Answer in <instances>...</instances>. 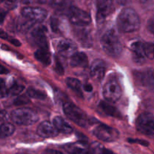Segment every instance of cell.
Returning <instances> with one entry per match:
<instances>
[{
    "label": "cell",
    "mask_w": 154,
    "mask_h": 154,
    "mask_svg": "<svg viewBox=\"0 0 154 154\" xmlns=\"http://www.w3.org/2000/svg\"><path fill=\"white\" fill-rule=\"evenodd\" d=\"M15 131L14 125L9 123H5L0 126V138H6L13 135Z\"/></svg>",
    "instance_id": "603a6c76"
},
{
    "label": "cell",
    "mask_w": 154,
    "mask_h": 154,
    "mask_svg": "<svg viewBox=\"0 0 154 154\" xmlns=\"http://www.w3.org/2000/svg\"><path fill=\"white\" fill-rule=\"evenodd\" d=\"M67 14L70 22L77 26L84 27L91 22V17L87 12L75 6H71Z\"/></svg>",
    "instance_id": "52a82bcc"
},
{
    "label": "cell",
    "mask_w": 154,
    "mask_h": 154,
    "mask_svg": "<svg viewBox=\"0 0 154 154\" xmlns=\"http://www.w3.org/2000/svg\"><path fill=\"white\" fill-rule=\"evenodd\" d=\"M113 10L112 2L110 1L97 2V20L102 22Z\"/></svg>",
    "instance_id": "e0dca14e"
},
{
    "label": "cell",
    "mask_w": 154,
    "mask_h": 154,
    "mask_svg": "<svg viewBox=\"0 0 154 154\" xmlns=\"http://www.w3.org/2000/svg\"><path fill=\"white\" fill-rule=\"evenodd\" d=\"M129 141L131 143H138V144H141V145L147 146L149 143L146 141H143V140H138V139H129Z\"/></svg>",
    "instance_id": "8d00e7d4"
},
{
    "label": "cell",
    "mask_w": 154,
    "mask_h": 154,
    "mask_svg": "<svg viewBox=\"0 0 154 154\" xmlns=\"http://www.w3.org/2000/svg\"><path fill=\"white\" fill-rule=\"evenodd\" d=\"M70 64L74 68H87L88 66L87 56L83 52H77L71 57Z\"/></svg>",
    "instance_id": "ac0fdd59"
},
{
    "label": "cell",
    "mask_w": 154,
    "mask_h": 154,
    "mask_svg": "<svg viewBox=\"0 0 154 154\" xmlns=\"http://www.w3.org/2000/svg\"><path fill=\"white\" fill-rule=\"evenodd\" d=\"M51 26L53 31L58 32L59 31V21L57 18L52 17L51 21Z\"/></svg>",
    "instance_id": "836d02e7"
},
{
    "label": "cell",
    "mask_w": 154,
    "mask_h": 154,
    "mask_svg": "<svg viewBox=\"0 0 154 154\" xmlns=\"http://www.w3.org/2000/svg\"><path fill=\"white\" fill-rule=\"evenodd\" d=\"M65 150L69 154H92L91 147L81 141L67 144L65 146Z\"/></svg>",
    "instance_id": "9a60e30c"
},
{
    "label": "cell",
    "mask_w": 154,
    "mask_h": 154,
    "mask_svg": "<svg viewBox=\"0 0 154 154\" xmlns=\"http://www.w3.org/2000/svg\"><path fill=\"white\" fill-rule=\"evenodd\" d=\"M17 154H27V153H17Z\"/></svg>",
    "instance_id": "b9f144b4"
},
{
    "label": "cell",
    "mask_w": 154,
    "mask_h": 154,
    "mask_svg": "<svg viewBox=\"0 0 154 154\" xmlns=\"http://www.w3.org/2000/svg\"><path fill=\"white\" fill-rule=\"evenodd\" d=\"M63 108L65 114L78 126L81 127H87L91 123L90 118L87 117L85 112L74 104L71 102H65Z\"/></svg>",
    "instance_id": "3957f363"
},
{
    "label": "cell",
    "mask_w": 154,
    "mask_h": 154,
    "mask_svg": "<svg viewBox=\"0 0 154 154\" xmlns=\"http://www.w3.org/2000/svg\"><path fill=\"white\" fill-rule=\"evenodd\" d=\"M58 133L54 125L49 121L42 122L37 128V134L42 138H54L58 135Z\"/></svg>",
    "instance_id": "5bb4252c"
},
{
    "label": "cell",
    "mask_w": 154,
    "mask_h": 154,
    "mask_svg": "<svg viewBox=\"0 0 154 154\" xmlns=\"http://www.w3.org/2000/svg\"><path fill=\"white\" fill-rule=\"evenodd\" d=\"M0 38L2 39H4V40L8 41L9 42H11L12 45H15V46L19 47L21 45L20 42L17 39L11 37L10 35H8V34L6 32H5L4 30H2V29H0Z\"/></svg>",
    "instance_id": "f546056e"
},
{
    "label": "cell",
    "mask_w": 154,
    "mask_h": 154,
    "mask_svg": "<svg viewBox=\"0 0 154 154\" xmlns=\"http://www.w3.org/2000/svg\"><path fill=\"white\" fill-rule=\"evenodd\" d=\"M6 115H7V113L5 111H0V121L5 120L6 117Z\"/></svg>",
    "instance_id": "60d3db41"
},
{
    "label": "cell",
    "mask_w": 154,
    "mask_h": 154,
    "mask_svg": "<svg viewBox=\"0 0 154 154\" xmlns=\"http://www.w3.org/2000/svg\"><path fill=\"white\" fill-rule=\"evenodd\" d=\"M131 50L132 51V59L134 61L138 64H142L145 62V59L147 58L144 54V42H135L131 45Z\"/></svg>",
    "instance_id": "2e32d148"
},
{
    "label": "cell",
    "mask_w": 154,
    "mask_h": 154,
    "mask_svg": "<svg viewBox=\"0 0 154 154\" xmlns=\"http://www.w3.org/2000/svg\"><path fill=\"white\" fill-rule=\"evenodd\" d=\"M21 14L26 19L32 23H41L48 16V11L39 7H24L21 10Z\"/></svg>",
    "instance_id": "9c48e42d"
},
{
    "label": "cell",
    "mask_w": 154,
    "mask_h": 154,
    "mask_svg": "<svg viewBox=\"0 0 154 154\" xmlns=\"http://www.w3.org/2000/svg\"><path fill=\"white\" fill-rule=\"evenodd\" d=\"M42 154H64V153H63L60 151H58V150H52V149H48V150H45V151L42 152Z\"/></svg>",
    "instance_id": "74e56055"
},
{
    "label": "cell",
    "mask_w": 154,
    "mask_h": 154,
    "mask_svg": "<svg viewBox=\"0 0 154 154\" xmlns=\"http://www.w3.org/2000/svg\"><path fill=\"white\" fill-rule=\"evenodd\" d=\"M93 134L96 138L105 142L114 141L119 137V132L117 129L103 124L96 126L93 131Z\"/></svg>",
    "instance_id": "ba28073f"
},
{
    "label": "cell",
    "mask_w": 154,
    "mask_h": 154,
    "mask_svg": "<svg viewBox=\"0 0 154 154\" xmlns=\"http://www.w3.org/2000/svg\"><path fill=\"white\" fill-rule=\"evenodd\" d=\"M84 89L85 91L87 92H91L93 90V87H92L91 84H86L84 86Z\"/></svg>",
    "instance_id": "ab89813d"
},
{
    "label": "cell",
    "mask_w": 154,
    "mask_h": 154,
    "mask_svg": "<svg viewBox=\"0 0 154 154\" xmlns=\"http://www.w3.org/2000/svg\"><path fill=\"white\" fill-rule=\"evenodd\" d=\"M144 50L147 58L150 60L154 59V43L144 42Z\"/></svg>",
    "instance_id": "f1b7e54d"
},
{
    "label": "cell",
    "mask_w": 154,
    "mask_h": 154,
    "mask_svg": "<svg viewBox=\"0 0 154 154\" xmlns=\"http://www.w3.org/2000/svg\"><path fill=\"white\" fill-rule=\"evenodd\" d=\"M11 119L14 123L20 126H29L38 120V116L29 108H17L11 113Z\"/></svg>",
    "instance_id": "277c9868"
},
{
    "label": "cell",
    "mask_w": 154,
    "mask_h": 154,
    "mask_svg": "<svg viewBox=\"0 0 154 154\" xmlns=\"http://www.w3.org/2000/svg\"><path fill=\"white\" fill-rule=\"evenodd\" d=\"M30 40L41 49L48 50V42L46 36V29L38 26L30 33Z\"/></svg>",
    "instance_id": "8fae6325"
},
{
    "label": "cell",
    "mask_w": 154,
    "mask_h": 154,
    "mask_svg": "<svg viewBox=\"0 0 154 154\" xmlns=\"http://www.w3.org/2000/svg\"><path fill=\"white\" fill-rule=\"evenodd\" d=\"M135 78L140 85L154 93V69H147L135 74Z\"/></svg>",
    "instance_id": "30bf717a"
},
{
    "label": "cell",
    "mask_w": 154,
    "mask_h": 154,
    "mask_svg": "<svg viewBox=\"0 0 154 154\" xmlns=\"http://www.w3.org/2000/svg\"><path fill=\"white\" fill-rule=\"evenodd\" d=\"M136 129L141 133L148 137H154V116L150 113L140 114L136 120Z\"/></svg>",
    "instance_id": "8992f818"
},
{
    "label": "cell",
    "mask_w": 154,
    "mask_h": 154,
    "mask_svg": "<svg viewBox=\"0 0 154 154\" xmlns=\"http://www.w3.org/2000/svg\"><path fill=\"white\" fill-rule=\"evenodd\" d=\"M117 24L120 31L126 33L133 32L139 29L141 20L134 9L125 8L118 15Z\"/></svg>",
    "instance_id": "6da1fadb"
},
{
    "label": "cell",
    "mask_w": 154,
    "mask_h": 154,
    "mask_svg": "<svg viewBox=\"0 0 154 154\" xmlns=\"http://www.w3.org/2000/svg\"><path fill=\"white\" fill-rule=\"evenodd\" d=\"M147 29L149 30V32H150L154 35V17L149 20L148 22H147Z\"/></svg>",
    "instance_id": "e575fe53"
},
{
    "label": "cell",
    "mask_w": 154,
    "mask_h": 154,
    "mask_svg": "<svg viewBox=\"0 0 154 154\" xmlns=\"http://www.w3.org/2000/svg\"><path fill=\"white\" fill-rule=\"evenodd\" d=\"M35 57L45 66H49L51 63V56L48 50L38 48L35 52Z\"/></svg>",
    "instance_id": "44dd1931"
},
{
    "label": "cell",
    "mask_w": 154,
    "mask_h": 154,
    "mask_svg": "<svg viewBox=\"0 0 154 154\" xmlns=\"http://www.w3.org/2000/svg\"><path fill=\"white\" fill-rule=\"evenodd\" d=\"M101 45L103 51L108 55L117 57L123 51V45L114 29H109L105 32L101 38Z\"/></svg>",
    "instance_id": "7a4b0ae2"
},
{
    "label": "cell",
    "mask_w": 154,
    "mask_h": 154,
    "mask_svg": "<svg viewBox=\"0 0 154 154\" xmlns=\"http://www.w3.org/2000/svg\"><path fill=\"white\" fill-rule=\"evenodd\" d=\"M57 51L63 57H72L77 53L78 47L76 44L70 39H62L57 45Z\"/></svg>",
    "instance_id": "7c38bea8"
},
{
    "label": "cell",
    "mask_w": 154,
    "mask_h": 154,
    "mask_svg": "<svg viewBox=\"0 0 154 154\" xmlns=\"http://www.w3.org/2000/svg\"><path fill=\"white\" fill-rule=\"evenodd\" d=\"M66 85L79 97H83V90L81 83L79 80L74 78H68L66 81Z\"/></svg>",
    "instance_id": "ffe728a7"
},
{
    "label": "cell",
    "mask_w": 154,
    "mask_h": 154,
    "mask_svg": "<svg viewBox=\"0 0 154 154\" xmlns=\"http://www.w3.org/2000/svg\"><path fill=\"white\" fill-rule=\"evenodd\" d=\"M90 147H91L92 154H115L111 150L105 148L99 143H93Z\"/></svg>",
    "instance_id": "cb8c5ba5"
},
{
    "label": "cell",
    "mask_w": 154,
    "mask_h": 154,
    "mask_svg": "<svg viewBox=\"0 0 154 154\" xmlns=\"http://www.w3.org/2000/svg\"><path fill=\"white\" fill-rule=\"evenodd\" d=\"M77 38H78V40L81 42V43L83 45H86V44H87V45H90V43L91 42L90 41V35L87 31H84V30H81V31H77Z\"/></svg>",
    "instance_id": "d4e9b609"
},
{
    "label": "cell",
    "mask_w": 154,
    "mask_h": 154,
    "mask_svg": "<svg viewBox=\"0 0 154 154\" xmlns=\"http://www.w3.org/2000/svg\"><path fill=\"white\" fill-rule=\"evenodd\" d=\"M7 15V11L2 8H0V24H2L4 22L5 17Z\"/></svg>",
    "instance_id": "d590c367"
},
{
    "label": "cell",
    "mask_w": 154,
    "mask_h": 154,
    "mask_svg": "<svg viewBox=\"0 0 154 154\" xmlns=\"http://www.w3.org/2000/svg\"><path fill=\"white\" fill-rule=\"evenodd\" d=\"M26 93L29 97L33 98V99H45L46 98V95L45 93L34 88H29L27 90Z\"/></svg>",
    "instance_id": "4316f807"
},
{
    "label": "cell",
    "mask_w": 154,
    "mask_h": 154,
    "mask_svg": "<svg viewBox=\"0 0 154 154\" xmlns=\"http://www.w3.org/2000/svg\"><path fill=\"white\" fill-rule=\"evenodd\" d=\"M56 72L59 74V75H63L64 74V67H63V64L60 61L58 58L56 57V62H55V67H54Z\"/></svg>",
    "instance_id": "1f68e13d"
},
{
    "label": "cell",
    "mask_w": 154,
    "mask_h": 154,
    "mask_svg": "<svg viewBox=\"0 0 154 154\" xmlns=\"http://www.w3.org/2000/svg\"><path fill=\"white\" fill-rule=\"evenodd\" d=\"M104 98L108 102L114 103L118 101L122 96V89L118 80L113 76L108 78L103 87Z\"/></svg>",
    "instance_id": "5b68a950"
},
{
    "label": "cell",
    "mask_w": 154,
    "mask_h": 154,
    "mask_svg": "<svg viewBox=\"0 0 154 154\" xmlns=\"http://www.w3.org/2000/svg\"><path fill=\"white\" fill-rule=\"evenodd\" d=\"M99 108L107 115L113 117H117V118L120 117V113L119 112L118 110L108 102H103V101L101 102L99 104Z\"/></svg>",
    "instance_id": "7402d4cb"
},
{
    "label": "cell",
    "mask_w": 154,
    "mask_h": 154,
    "mask_svg": "<svg viewBox=\"0 0 154 154\" xmlns=\"http://www.w3.org/2000/svg\"><path fill=\"white\" fill-rule=\"evenodd\" d=\"M8 95V89L5 85V82L2 78H0V98H5Z\"/></svg>",
    "instance_id": "4dcf8cb0"
},
{
    "label": "cell",
    "mask_w": 154,
    "mask_h": 154,
    "mask_svg": "<svg viewBox=\"0 0 154 154\" xmlns=\"http://www.w3.org/2000/svg\"><path fill=\"white\" fill-rule=\"evenodd\" d=\"M29 102V99H27L26 96H18L14 101V104L15 105H22L24 104H27Z\"/></svg>",
    "instance_id": "d6a6232c"
},
{
    "label": "cell",
    "mask_w": 154,
    "mask_h": 154,
    "mask_svg": "<svg viewBox=\"0 0 154 154\" xmlns=\"http://www.w3.org/2000/svg\"><path fill=\"white\" fill-rule=\"evenodd\" d=\"M8 72L9 71L5 67L0 65V75H5V74H8Z\"/></svg>",
    "instance_id": "f35d334b"
},
{
    "label": "cell",
    "mask_w": 154,
    "mask_h": 154,
    "mask_svg": "<svg viewBox=\"0 0 154 154\" xmlns=\"http://www.w3.org/2000/svg\"><path fill=\"white\" fill-rule=\"evenodd\" d=\"M24 90V86L18 84L17 82H14L8 88V94L12 96H18Z\"/></svg>",
    "instance_id": "83f0119b"
},
{
    "label": "cell",
    "mask_w": 154,
    "mask_h": 154,
    "mask_svg": "<svg viewBox=\"0 0 154 154\" xmlns=\"http://www.w3.org/2000/svg\"><path fill=\"white\" fill-rule=\"evenodd\" d=\"M33 23H34L31 22L29 20L26 19L23 17V19L20 20L19 22L17 23V29L18 31L20 32H26L29 29H31V27L32 26Z\"/></svg>",
    "instance_id": "484cf974"
},
{
    "label": "cell",
    "mask_w": 154,
    "mask_h": 154,
    "mask_svg": "<svg viewBox=\"0 0 154 154\" xmlns=\"http://www.w3.org/2000/svg\"><path fill=\"white\" fill-rule=\"evenodd\" d=\"M54 126L57 131L63 134H71L73 132V129L71 126V125L68 123L67 121L64 120L63 117H56L54 119Z\"/></svg>",
    "instance_id": "d6986e66"
},
{
    "label": "cell",
    "mask_w": 154,
    "mask_h": 154,
    "mask_svg": "<svg viewBox=\"0 0 154 154\" xmlns=\"http://www.w3.org/2000/svg\"><path fill=\"white\" fill-rule=\"evenodd\" d=\"M106 70V65L102 60H95L90 66V75L95 81L100 82L103 79Z\"/></svg>",
    "instance_id": "4fadbf2b"
}]
</instances>
